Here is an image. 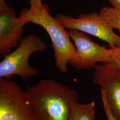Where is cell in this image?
Returning a JSON list of instances; mask_svg holds the SVG:
<instances>
[{
  "mask_svg": "<svg viewBox=\"0 0 120 120\" xmlns=\"http://www.w3.org/2000/svg\"><path fill=\"white\" fill-rule=\"evenodd\" d=\"M25 92L37 120H69L71 109L79 99L76 90L52 79L27 86Z\"/></svg>",
  "mask_w": 120,
  "mask_h": 120,
  "instance_id": "6da1fadb",
  "label": "cell"
},
{
  "mask_svg": "<svg viewBox=\"0 0 120 120\" xmlns=\"http://www.w3.org/2000/svg\"><path fill=\"white\" fill-rule=\"evenodd\" d=\"M19 16L28 23L41 26L47 32L54 50L55 66L61 72L66 73L68 64L78 59L76 48L64 26L50 15L47 5L44 4L41 9L32 6L22 9Z\"/></svg>",
  "mask_w": 120,
  "mask_h": 120,
  "instance_id": "7a4b0ae2",
  "label": "cell"
},
{
  "mask_svg": "<svg viewBox=\"0 0 120 120\" xmlns=\"http://www.w3.org/2000/svg\"><path fill=\"white\" fill-rule=\"evenodd\" d=\"M46 48V44L36 35L23 37L15 50L3 56L0 62V78L10 80L18 75L27 81L36 77L38 71L30 64L29 58L33 53L44 51Z\"/></svg>",
  "mask_w": 120,
  "mask_h": 120,
  "instance_id": "3957f363",
  "label": "cell"
},
{
  "mask_svg": "<svg viewBox=\"0 0 120 120\" xmlns=\"http://www.w3.org/2000/svg\"><path fill=\"white\" fill-rule=\"evenodd\" d=\"M0 120H37L26 92L3 78H0Z\"/></svg>",
  "mask_w": 120,
  "mask_h": 120,
  "instance_id": "277c9868",
  "label": "cell"
},
{
  "mask_svg": "<svg viewBox=\"0 0 120 120\" xmlns=\"http://www.w3.org/2000/svg\"><path fill=\"white\" fill-rule=\"evenodd\" d=\"M68 30H76L101 39L108 44L109 49L120 47V36L116 34L97 12L82 13L77 18L58 13L54 17Z\"/></svg>",
  "mask_w": 120,
  "mask_h": 120,
  "instance_id": "5b68a950",
  "label": "cell"
},
{
  "mask_svg": "<svg viewBox=\"0 0 120 120\" xmlns=\"http://www.w3.org/2000/svg\"><path fill=\"white\" fill-rule=\"evenodd\" d=\"M70 38L76 48L78 59L70 63L76 70L94 69L99 63L111 62V50L93 41L88 34L76 30H68Z\"/></svg>",
  "mask_w": 120,
  "mask_h": 120,
  "instance_id": "8992f818",
  "label": "cell"
},
{
  "mask_svg": "<svg viewBox=\"0 0 120 120\" xmlns=\"http://www.w3.org/2000/svg\"><path fill=\"white\" fill-rule=\"evenodd\" d=\"M93 82L104 91L109 106L117 120H120V71L111 62L97 64Z\"/></svg>",
  "mask_w": 120,
  "mask_h": 120,
  "instance_id": "52a82bcc",
  "label": "cell"
},
{
  "mask_svg": "<svg viewBox=\"0 0 120 120\" xmlns=\"http://www.w3.org/2000/svg\"><path fill=\"white\" fill-rule=\"evenodd\" d=\"M28 22L16 16L13 8L5 1H0V54L2 56L17 48L24 34V27Z\"/></svg>",
  "mask_w": 120,
  "mask_h": 120,
  "instance_id": "ba28073f",
  "label": "cell"
},
{
  "mask_svg": "<svg viewBox=\"0 0 120 120\" xmlns=\"http://www.w3.org/2000/svg\"><path fill=\"white\" fill-rule=\"evenodd\" d=\"M95 107L94 101L87 104L77 101L71 109L69 120H95Z\"/></svg>",
  "mask_w": 120,
  "mask_h": 120,
  "instance_id": "9c48e42d",
  "label": "cell"
},
{
  "mask_svg": "<svg viewBox=\"0 0 120 120\" xmlns=\"http://www.w3.org/2000/svg\"><path fill=\"white\" fill-rule=\"evenodd\" d=\"M99 13L105 21L120 33V9L103 6Z\"/></svg>",
  "mask_w": 120,
  "mask_h": 120,
  "instance_id": "30bf717a",
  "label": "cell"
},
{
  "mask_svg": "<svg viewBox=\"0 0 120 120\" xmlns=\"http://www.w3.org/2000/svg\"><path fill=\"white\" fill-rule=\"evenodd\" d=\"M101 98L102 100V102L103 104V109L105 112V114L107 120H117L116 117L113 115L111 111L110 110L109 107V106L107 101L105 95L102 90H101Z\"/></svg>",
  "mask_w": 120,
  "mask_h": 120,
  "instance_id": "8fae6325",
  "label": "cell"
},
{
  "mask_svg": "<svg viewBox=\"0 0 120 120\" xmlns=\"http://www.w3.org/2000/svg\"><path fill=\"white\" fill-rule=\"evenodd\" d=\"M111 50L112 63L120 71V47L110 49Z\"/></svg>",
  "mask_w": 120,
  "mask_h": 120,
  "instance_id": "7c38bea8",
  "label": "cell"
},
{
  "mask_svg": "<svg viewBox=\"0 0 120 120\" xmlns=\"http://www.w3.org/2000/svg\"><path fill=\"white\" fill-rule=\"evenodd\" d=\"M30 5L34 6L38 9L43 8L44 4L42 3L41 0H30Z\"/></svg>",
  "mask_w": 120,
  "mask_h": 120,
  "instance_id": "4fadbf2b",
  "label": "cell"
},
{
  "mask_svg": "<svg viewBox=\"0 0 120 120\" xmlns=\"http://www.w3.org/2000/svg\"><path fill=\"white\" fill-rule=\"evenodd\" d=\"M111 4L112 7L120 9V0H107Z\"/></svg>",
  "mask_w": 120,
  "mask_h": 120,
  "instance_id": "5bb4252c",
  "label": "cell"
},
{
  "mask_svg": "<svg viewBox=\"0 0 120 120\" xmlns=\"http://www.w3.org/2000/svg\"><path fill=\"white\" fill-rule=\"evenodd\" d=\"M5 0H0V1H4Z\"/></svg>",
  "mask_w": 120,
  "mask_h": 120,
  "instance_id": "9a60e30c",
  "label": "cell"
}]
</instances>
